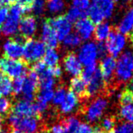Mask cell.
Returning a JSON list of instances; mask_svg holds the SVG:
<instances>
[{
    "label": "cell",
    "instance_id": "cb8c5ba5",
    "mask_svg": "<svg viewBox=\"0 0 133 133\" xmlns=\"http://www.w3.org/2000/svg\"><path fill=\"white\" fill-rule=\"evenodd\" d=\"M60 55L56 49L54 48H48L46 50L43 56V63L48 68L57 66L59 63Z\"/></svg>",
    "mask_w": 133,
    "mask_h": 133
},
{
    "label": "cell",
    "instance_id": "1f68e13d",
    "mask_svg": "<svg viewBox=\"0 0 133 133\" xmlns=\"http://www.w3.org/2000/svg\"><path fill=\"white\" fill-rule=\"evenodd\" d=\"M119 103L121 107L132 104L133 103V92L128 89L123 90L119 96Z\"/></svg>",
    "mask_w": 133,
    "mask_h": 133
},
{
    "label": "cell",
    "instance_id": "ffe728a7",
    "mask_svg": "<svg viewBox=\"0 0 133 133\" xmlns=\"http://www.w3.org/2000/svg\"><path fill=\"white\" fill-rule=\"evenodd\" d=\"M56 81L52 76L48 67L38 76V87H40L41 90H53Z\"/></svg>",
    "mask_w": 133,
    "mask_h": 133
},
{
    "label": "cell",
    "instance_id": "9a60e30c",
    "mask_svg": "<svg viewBox=\"0 0 133 133\" xmlns=\"http://www.w3.org/2000/svg\"><path fill=\"white\" fill-rule=\"evenodd\" d=\"M64 69L66 72L74 77H77L82 72V64L74 53H68L63 59Z\"/></svg>",
    "mask_w": 133,
    "mask_h": 133
},
{
    "label": "cell",
    "instance_id": "e0dca14e",
    "mask_svg": "<svg viewBox=\"0 0 133 133\" xmlns=\"http://www.w3.org/2000/svg\"><path fill=\"white\" fill-rule=\"evenodd\" d=\"M54 96L53 90H41L37 95V101H36L35 106L37 109L38 115H43L47 111L49 103Z\"/></svg>",
    "mask_w": 133,
    "mask_h": 133
},
{
    "label": "cell",
    "instance_id": "f5cc1de1",
    "mask_svg": "<svg viewBox=\"0 0 133 133\" xmlns=\"http://www.w3.org/2000/svg\"><path fill=\"white\" fill-rule=\"evenodd\" d=\"M108 133H114V131H110V132H108Z\"/></svg>",
    "mask_w": 133,
    "mask_h": 133
},
{
    "label": "cell",
    "instance_id": "6da1fadb",
    "mask_svg": "<svg viewBox=\"0 0 133 133\" xmlns=\"http://www.w3.org/2000/svg\"><path fill=\"white\" fill-rule=\"evenodd\" d=\"M133 75V53L131 51H125L116 62L115 70V80H114V87H117L126 82L131 78Z\"/></svg>",
    "mask_w": 133,
    "mask_h": 133
},
{
    "label": "cell",
    "instance_id": "74e56055",
    "mask_svg": "<svg viewBox=\"0 0 133 133\" xmlns=\"http://www.w3.org/2000/svg\"><path fill=\"white\" fill-rule=\"evenodd\" d=\"M11 108L12 105L10 100L7 98H0V117L7 115Z\"/></svg>",
    "mask_w": 133,
    "mask_h": 133
},
{
    "label": "cell",
    "instance_id": "c3c4849f",
    "mask_svg": "<svg viewBox=\"0 0 133 133\" xmlns=\"http://www.w3.org/2000/svg\"><path fill=\"white\" fill-rule=\"evenodd\" d=\"M3 128H4V121L2 117H0V132L3 131Z\"/></svg>",
    "mask_w": 133,
    "mask_h": 133
},
{
    "label": "cell",
    "instance_id": "ba28073f",
    "mask_svg": "<svg viewBox=\"0 0 133 133\" xmlns=\"http://www.w3.org/2000/svg\"><path fill=\"white\" fill-rule=\"evenodd\" d=\"M126 37L125 35H122L117 31H111L106 43L108 53H109L113 58L119 56L122 50L124 49Z\"/></svg>",
    "mask_w": 133,
    "mask_h": 133
},
{
    "label": "cell",
    "instance_id": "db71d44e",
    "mask_svg": "<svg viewBox=\"0 0 133 133\" xmlns=\"http://www.w3.org/2000/svg\"><path fill=\"white\" fill-rule=\"evenodd\" d=\"M0 32H1V28H0Z\"/></svg>",
    "mask_w": 133,
    "mask_h": 133
},
{
    "label": "cell",
    "instance_id": "3957f363",
    "mask_svg": "<svg viewBox=\"0 0 133 133\" xmlns=\"http://www.w3.org/2000/svg\"><path fill=\"white\" fill-rule=\"evenodd\" d=\"M28 8H25L19 4L11 5L9 10L7 19L3 23L1 32L5 37H11L18 32L19 24L22 18V15L28 10Z\"/></svg>",
    "mask_w": 133,
    "mask_h": 133
},
{
    "label": "cell",
    "instance_id": "9c48e42d",
    "mask_svg": "<svg viewBox=\"0 0 133 133\" xmlns=\"http://www.w3.org/2000/svg\"><path fill=\"white\" fill-rule=\"evenodd\" d=\"M50 25L57 34L59 41H62L64 37L71 33L72 23L65 17V15H58L48 19Z\"/></svg>",
    "mask_w": 133,
    "mask_h": 133
},
{
    "label": "cell",
    "instance_id": "d6986e66",
    "mask_svg": "<svg viewBox=\"0 0 133 133\" xmlns=\"http://www.w3.org/2000/svg\"><path fill=\"white\" fill-rule=\"evenodd\" d=\"M133 29V8H130L119 23L117 31L122 35L130 34Z\"/></svg>",
    "mask_w": 133,
    "mask_h": 133
},
{
    "label": "cell",
    "instance_id": "7bdbcfd3",
    "mask_svg": "<svg viewBox=\"0 0 133 133\" xmlns=\"http://www.w3.org/2000/svg\"><path fill=\"white\" fill-rule=\"evenodd\" d=\"M9 15V9L6 6H0V25L3 23L7 19Z\"/></svg>",
    "mask_w": 133,
    "mask_h": 133
},
{
    "label": "cell",
    "instance_id": "8d00e7d4",
    "mask_svg": "<svg viewBox=\"0 0 133 133\" xmlns=\"http://www.w3.org/2000/svg\"><path fill=\"white\" fill-rule=\"evenodd\" d=\"M24 81H25V76L24 77H20V78L15 79L14 82H12V92L16 96L21 95L22 92V89H23V85H24Z\"/></svg>",
    "mask_w": 133,
    "mask_h": 133
},
{
    "label": "cell",
    "instance_id": "ac0fdd59",
    "mask_svg": "<svg viewBox=\"0 0 133 133\" xmlns=\"http://www.w3.org/2000/svg\"><path fill=\"white\" fill-rule=\"evenodd\" d=\"M79 105V98L70 90L67 92L64 102L59 106V112L62 115H69L74 112Z\"/></svg>",
    "mask_w": 133,
    "mask_h": 133
},
{
    "label": "cell",
    "instance_id": "681fc988",
    "mask_svg": "<svg viewBox=\"0 0 133 133\" xmlns=\"http://www.w3.org/2000/svg\"><path fill=\"white\" fill-rule=\"evenodd\" d=\"M9 133H24V132H22L21 131H20V130H18V129H13Z\"/></svg>",
    "mask_w": 133,
    "mask_h": 133
},
{
    "label": "cell",
    "instance_id": "60d3db41",
    "mask_svg": "<svg viewBox=\"0 0 133 133\" xmlns=\"http://www.w3.org/2000/svg\"><path fill=\"white\" fill-rule=\"evenodd\" d=\"M97 50H98V57L103 59L104 57H106V54L108 53L107 50L106 43H98L97 44Z\"/></svg>",
    "mask_w": 133,
    "mask_h": 133
},
{
    "label": "cell",
    "instance_id": "4fadbf2b",
    "mask_svg": "<svg viewBox=\"0 0 133 133\" xmlns=\"http://www.w3.org/2000/svg\"><path fill=\"white\" fill-rule=\"evenodd\" d=\"M11 113L21 117H37L38 114L35 103L21 99L12 106Z\"/></svg>",
    "mask_w": 133,
    "mask_h": 133
},
{
    "label": "cell",
    "instance_id": "f907efd6",
    "mask_svg": "<svg viewBox=\"0 0 133 133\" xmlns=\"http://www.w3.org/2000/svg\"><path fill=\"white\" fill-rule=\"evenodd\" d=\"M130 40H131V43H132V46H133V36H130Z\"/></svg>",
    "mask_w": 133,
    "mask_h": 133
},
{
    "label": "cell",
    "instance_id": "83f0119b",
    "mask_svg": "<svg viewBox=\"0 0 133 133\" xmlns=\"http://www.w3.org/2000/svg\"><path fill=\"white\" fill-rule=\"evenodd\" d=\"M12 93V82L9 77L0 73V95L9 96Z\"/></svg>",
    "mask_w": 133,
    "mask_h": 133
},
{
    "label": "cell",
    "instance_id": "f1b7e54d",
    "mask_svg": "<svg viewBox=\"0 0 133 133\" xmlns=\"http://www.w3.org/2000/svg\"><path fill=\"white\" fill-rule=\"evenodd\" d=\"M66 94H67V90L65 87L63 85L58 87L56 91L54 92L53 99H52L53 104L54 106L59 107L61 105V103L64 102V98H65Z\"/></svg>",
    "mask_w": 133,
    "mask_h": 133
},
{
    "label": "cell",
    "instance_id": "d4e9b609",
    "mask_svg": "<svg viewBox=\"0 0 133 133\" xmlns=\"http://www.w3.org/2000/svg\"><path fill=\"white\" fill-rule=\"evenodd\" d=\"M117 121L118 119L115 115H107L101 119L98 127L103 133L110 132L115 127Z\"/></svg>",
    "mask_w": 133,
    "mask_h": 133
},
{
    "label": "cell",
    "instance_id": "2e32d148",
    "mask_svg": "<svg viewBox=\"0 0 133 133\" xmlns=\"http://www.w3.org/2000/svg\"><path fill=\"white\" fill-rule=\"evenodd\" d=\"M76 33L80 37L82 40H89L95 30L94 23L88 18H82L77 21L75 25Z\"/></svg>",
    "mask_w": 133,
    "mask_h": 133
},
{
    "label": "cell",
    "instance_id": "bcb514c9",
    "mask_svg": "<svg viewBox=\"0 0 133 133\" xmlns=\"http://www.w3.org/2000/svg\"><path fill=\"white\" fill-rule=\"evenodd\" d=\"M126 89H128L129 91H131V92H133V75H132L131 78L129 80L127 86H126Z\"/></svg>",
    "mask_w": 133,
    "mask_h": 133
},
{
    "label": "cell",
    "instance_id": "5b68a950",
    "mask_svg": "<svg viewBox=\"0 0 133 133\" xmlns=\"http://www.w3.org/2000/svg\"><path fill=\"white\" fill-rule=\"evenodd\" d=\"M27 66L25 62L18 59H11L8 58L0 59V73L9 78H20L27 74Z\"/></svg>",
    "mask_w": 133,
    "mask_h": 133
},
{
    "label": "cell",
    "instance_id": "11a10c76",
    "mask_svg": "<svg viewBox=\"0 0 133 133\" xmlns=\"http://www.w3.org/2000/svg\"><path fill=\"white\" fill-rule=\"evenodd\" d=\"M48 1H51V0H48Z\"/></svg>",
    "mask_w": 133,
    "mask_h": 133
},
{
    "label": "cell",
    "instance_id": "816d5d0a",
    "mask_svg": "<svg viewBox=\"0 0 133 133\" xmlns=\"http://www.w3.org/2000/svg\"><path fill=\"white\" fill-rule=\"evenodd\" d=\"M0 133H8V132H7V131H2Z\"/></svg>",
    "mask_w": 133,
    "mask_h": 133
},
{
    "label": "cell",
    "instance_id": "52a82bcc",
    "mask_svg": "<svg viewBox=\"0 0 133 133\" xmlns=\"http://www.w3.org/2000/svg\"><path fill=\"white\" fill-rule=\"evenodd\" d=\"M81 64L86 67L96 64L98 59V50L97 44L93 42H87L81 46L77 55Z\"/></svg>",
    "mask_w": 133,
    "mask_h": 133
},
{
    "label": "cell",
    "instance_id": "f35d334b",
    "mask_svg": "<svg viewBox=\"0 0 133 133\" xmlns=\"http://www.w3.org/2000/svg\"><path fill=\"white\" fill-rule=\"evenodd\" d=\"M114 133H133V124L130 122H124L115 127Z\"/></svg>",
    "mask_w": 133,
    "mask_h": 133
},
{
    "label": "cell",
    "instance_id": "7a4b0ae2",
    "mask_svg": "<svg viewBox=\"0 0 133 133\" xmlns=\"http://www.w3.org/2000/svg\"><path fill=\"white\" fill-rule=\"evenodd\" d=\"M107 97L106 95L98 96L83 105L82 108V115L89 123L98 122L102 119L109 105Z\"/></svg>",
    "mask_w": 133,
    "mask_h": 133
},
{
    "label": "cell",
    "instance_id": "836d02e7",
    "mask_svg": "<svg viewBox=\"0 0 133 133\" xmlns=\"http://www.w3.org/2000/svg\"><path fill=\"white\" fill-rule=\"evenodd\" d=\"M46 9V2L45 0H35L30 6V9L36 15H43Z\"/></svg>",
    "mask_w": 133,
    "mask_h": 133
},
{
    "label": "cell",
    "instance_id": "7dc6e473",
    "mask_svg": "<svg viewBox=\"0 0 133 133\" xmlns=\"http://www.w3.org/2000/svg\"><path fill=\"white\" fill-rule=\"evenodd\" d=\"M14 2V0H0V6H5Z\"/></svg>",
    "mask_w": 133,
    "mask_h": 133
},
{
    "label": "cell",
    "instance_id": "d590c367",
    "mask_svg": "<svg viewBox=\"0 0 133 133\" xmlns=\"http://www.w3.org/2000/svg\"><path fill=\"white\" fill-rule=\"evenodd\" d=\"M76 133H103L98 126L92 127L87 123H81Z\"/></svg>",
    "mask_w": 133,
    "mask_h": 133
},
{
    "label": "cell",
    "instance_id": "f6af8a7d",
    "mask_svg": "<svg viewBox=\"0 0 133 133\" xmlns=\"http://www.w3.org/2000/svg\"><path fill=\"white\" fill-rule=\"evenodd\" d=\"M35 0H14V2H17L16 4H19L25 8H28L30 9V6Z\"/></svg>",
    "mask_w": 133,
    "mask_h": 133
},
{
    "label": "cell",
    "instance_id": "8fae6325",
    "mask_svg": "<svg viewBox=\"0 0 133 133\" xmlns=\"http://www.w3.org/2000/svg\"><path fill=\"white\" fill-rule=\"evenodd\" d=\"M38 88V76L33 71H30L27 76H25L23 89L21 95L24 100L31 102L34 99Z\"/></svg>",
    "mask_w": 133,
    "mask_h": 133
},
{
    "label": "cell",
    "instance_id": "7402d4cb",
    "mask_svg": "<svg viewBox=\"0 0 133 133\" xmlns=\"http://www.w3.org/2000/svg\"><path fill=\"white\" fill-rule=\"evenodd\" d=\"M111 32V25L109 22L103 21L98 24L97 27L94 30V37L98 43H103L108 39L109 36Z\"/></svg>",
    "mask_w": 133,
    "mask_h": 133
},
{
    "label": "cell",
    "instance_id": "f546056e",
    "mask_svg": "<svg viewBox=\"0 0 133 133\" xmlns=\"http://www.w3.org/2000/svg\"><path fill=\"white\" fill-rule=\"evenodd\" d=\"M86 15H87V12L82 11L72 6V7H70L68 9L65 17L72 23V22H76L77 21H79L82 18H85L87 16Z\"/></svg>",
    "mask_w": 133,
    "mask_h": 133
},
{
    "label": "cell",
    "instance_id": "8992f818",
    "mask_svg": "<svg viewBox=\"0 0 133 133\" xmlns=\"http://www.w3.org/2000/svg\"><path fill=\"white\" fill-rule=\"evenodd\" d=\"M46 46L41 40L28 39L24 45L23 57L27 63H37L43 59Z\"/></svg>",
    "mask_w": 133,
    "mask_h": 133
},
{
    "label": "cell",
    "instance_id": "ab89813d",
    "mask_svg": "<svg viewBox=\"0 0 133 133\" xmlns=\"http://www.w3.org/2000/svg\"><path fill=\"white\" fill-rule=\"evenodd\" d=\"M72 6L86 12L90 6V0H72Z\"/></svg>",
    "mask_w": 133,
    "mask_h": 133
},
{
    "label": "cell",
    "instance_id": "484cf974",
    "mask_svg": "<svg viewBox=\"0 0 133 133\" xmlns=\"http://www.w3.org/2000/svg\"><path fill=\"white\" fill-rule=\"evenodd\" d=\"M80 124V119L76 116H68L62 121L64 133H76Z\"/></svg>",
    "mask_w": 133,
    "mask_h": 133
},
{
    "label": "cell",
    "instance_id": "d6a6232c",
    "mask_svg": "<svg viewBox=\"0 0 133 133\" xmlns=\"http://www.w3.org/2000/svg\"><path fill=\"white\" fill-rule=\"evenodd\" d=\"M119 116L130 123L133 124V103L121 107L119 110Z\"/></svg>",
    "mask_w": 133,
    "mask_h": 133
},
{
    "label": "cell",
    "instance_id": "44dd1931",
    "mask_svg": "<svg viewBox=\"0 0 133 133\" xmlns=\"http://www.w3.org/2000/svg\"><path fill=\"white\" fill-rule=\"evenodd\" d=\"M92 4L96 5L104 15L105 19H109L112 16L116 0H92Z\"/></svg>",
    "mask_w": 133,
    "mask_h": 133
},
{
    "label": "cell",
    "instance_id": "e575fe53",
    "mask_svg": "<svg viewBox=\"0 0 133 133\" xmlns=\"http://www.w3.org/2000/svg\"><path fill=\"white\" fill-rule=\"evenodd\" d=\"M98 68V67L97 66V64H93V65L87 66L84 69V70L82 72V77L81 78L86 82V84L90 82V80L93 77Z\"/></svg>",
    "mask_w": 133,
    "mask_h": 133
},
{
    "label": "cell",
    "instance_id": "ee69618b",
    "mask_svg": "<svg viewBox=\"0 0 133 133\" xmlns=\"http://www.w3.org/2000/svg\"><path fill=\"white\" fill-rule=\"evenodd\" d=\"M48 133H64V127L62 124H55L48 130Z\"/></svg>",
    "mask_w": 133,
    "mask_h": 133
},
{
    "label": "cell",
    "instance_id": "30bf717a",
    "mask_svg": "<svg viewBox=\"0 0 133 133\" xmlns=\"http://www.w3.org/2000/svg\"><path fill=\"white\" fill-rule=\"evenodd\" d=\"M24 45L21 38H9L3 45V53L5 58L11 59H19L23 56Z\"/></svg>",
    "mask_w": 133,
    "mask_h": 133
},
{
    "label": "cell",
    "instance_id": "4dcf8cb0",
    "mask_svg": "<svg viewBox=\"0 0 133 133\" xmlns=\"http://www.w3.org/2000/svg\"><path fill=\"white\" fill-rule=\"evenodd\" d=\"M46 7L50 13L56 15L64 10L65 8V3L64 0H51V1H48L46 4Z\"/></svg>",
    "mask_w": 133,
    "mask_h": 133
},
{
    "label": "cell",
    "instance_id": "7c38bea8",
    "mask_svg": "<svg viewBox=\"0 0 133 133\" xmlns=\"http://www.w3.org/2000/svg\"><path fill=\"white\" fill-rule=\"evenodd\" d=\"M38 28L37 21L34 15H25L19 24V30L22 37L31 39L37 33Z\"/></svg>",
    "mask_w": 133,
    "mask_h": 133
},
{
    "label": "cell",
    "instance_id": "603a6c76",
    "mask_svg": "<svg viewBox=\"0 0 133 133\" xmlns=\"http://www.w3.org/2000/svg\"><path fill=\"white\" fill-rule=\"evenodd\" d=\"M70 91L74 92L76 95L80 98H85L86 95V89H87V84L81 77H74L70 80Z\"/></svg>",
    "mask_w": 133,
    "mask_h": 133
},
{
    "label": "cell",
    "instance_id": "9f6ffc18",
    "mask_svg": "<svg viewBox=\"0 0 133 133\" xmlns=\"http://www.w3.org/2000/svg\"><path fill=\"white\" fill-rule=\"evenodd\" d=\"M0 97H1V95H0Z\"/></svg>",
    "mask_w": 133,
    "mask_h": 133
},
{
    "label": "cell",
    "instance_id": "277c9868",
    "mask_svg": "<svg viewBox=\"0 0 133 133\" xmlns=\"http://www.w3.org/2000/svg\"><path fill=\"white\" fill-rule=\"evenodd\" d=\"M8 122L14 129H18L24 133H40L43 128L38 117H21L10 113Z\"/></svg>",
    "mask_w": 133,
    "mask_h": 133
},
{
    "label": "cell",
    "instance_id": "b9f144b4",
    "mask_svg": "<svg viewBox=\"0 0 133 133\" xmlns=\"http://www.w3.org/2000/svg\"><path fill=\"white\" fill-rule=\"evenodd\" d=\"M49 70H50V73L52 75V76H53L54 79L55 78H59L63 74V70H62V69H61V67L59 65L49 68Z\"/></svg>",
    "mask_w": 133,
    "mask_h": 133
},
{
    "label": "cell",
    "instance_id": "4316f807",
    "mask_svg": "<svg viewBox=\"0 0 133 133\" xmlns=\"http://www.w3.org/2000/svg\"><path fill=\"white\" fill-rule=\"evenodd\" d=\"M62 42L64 48H69V49H73V48H76L80 46L81 43H82V39L76 33L71 32L64 38Z\"/></svg>",
    "mask_w": 133,
    "mask_h": 133
},
{
    "label": "cell",
    "instance_id": "5bb4252c",
    "mask_svg": "<svg viewBox=\"0 0 133 133\" xmlns=\"http://www.w3.org/2000/svg\"><path fill=\"white\" fill-rule=\"evenodd\" d=\"M42 42L49 48H56L59 46V39L54 28L52 27L48 20L43 21L41 29Z\"/></svg>",
    "mask_w": 133,
    "mask_h": 133
}]
</instances>
